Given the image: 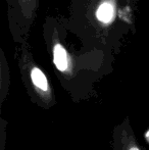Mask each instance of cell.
I'll list each match as a JSON object with an SVG mask.
<instances>
[{
    "label": "cell",
    "mask_w": 149,
    "mask_h": 150,
    "mask_svg": "<svg viewBox=\"0 0 149 150\" xmlns=\"http://www.w3.org/2000/svg\"><path fill=\"white\" fill-rule=\"evenodd\" d=\"M31 81L38 92L42 93L44 98L48 100L50 98V87L43 71L38 67H33L31 69Z\"/></svg>",
    "instance_id": "6da1fadb"
},
{
    "label": "cell",
    "mask_w": 149,
    "mask_h": 150,
    "mask_svg": "<svg viewBox=\"0 0 149 150\" xmlns=\"http://www.w3.org/2000/svg\"><path fill=\"white\" fill-rule=\"evenodd\" d=\"M53 61L56 69L60 71H66L68 69V60L66 50L61 45L56 44L53 48Z\"/></svg>",
    "instance_id": "7a4b0ae2"
},
{
    "label": "cell",
    "mask_w": 149,
    "mask_h": 150,
    "mask_svg": "<svg viewBox=\"0 0 149 150\" xmlns=\"http://www.w3.org/2000/svg\"><path fill=\"white\" fill-rule=\"evenodd\" d=\"M113 16V7L110 3L104 2L99 6L97 10V18L103 23H108L112 21Z\"/></svg>",
    "instance_id": "3957f363"
},
{
    "label": "cell",
    "mask_w": 149,
    "mask_h": 150,
    "mask_svg": "<svg viewBox=\"0 0 149 150\" xmlns=\"http://www.w3.org/2000/svg\"><path fill=\"white\" fill-rule=\"evenodd\" d=\"M125 150H141V149H140L139 147L137 146V144L135 143V140H134V138L131 136L130 140L128 141L127 145H126Z\"/></svg>",
    "instance_id": "277c9868"
},
{
    "label": "cell",
    "mask_w": 149,
    "mask_h": 150,
    "mask_svg": "<svg viewBox=\"0 0 149 150\" xmlns=\"http://www.w3.org/2000/svg\"><path fill=\"white\" fill-rule=\"evenodd\" d=\"M144 137H145L146 142L149 143V130H147V131L145 132V134H144Z\"/></svg>",
    "instance_id": "5b68a950"
}]
</instances>
